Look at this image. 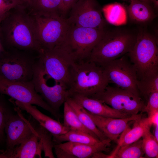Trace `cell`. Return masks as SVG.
Here are the masks:
<instances>
[{
  "instance_id": "6da1fadb",
  "label": "cell",
  "mask_w": 158,
  "mask_h": 158,
  "mask_svg": "<svg viewBox=\"0 0 158 158\" xmlns=\"http://www.w3.org/2000/svg\"><path fill=\"white\" fill-rule=\"evenodd\" d=\"M26 8L18 6L12 9L2 21L5 42L8 49L39 52L41 48L35 23Z\"/></svg>"
},
{
  "instance_id": "7a4b0ae2",
  "label": "cell",
  "mask_w": 158,
  "mask_h": 158,
  "mask_svg": "<svg viewBox=\"0 0 158 158\" xmlns=\"http://www.w3.org/2000/svg\"><path fill=\"white\" fill-rule=\"evenodd\" d=\"M109 83L101 66L88 59L74 62L71 68L69 97L75 94L90 97L103 90Z\"/></svg>"
},
{
  "instance_id": "3957f363",
  "label": "cell",
  "mask_w": 158,
  "mask_h": 158,
  "mask_svg": "<svg viewBox=\"0 0 158 158\" xmlns=\"http://www.w3.org/2000/svg\"><path fill=\"white\" fill-rule=\"evenodd\" d=\"M137 37V35L124 30L106 31L88 59L100 65L119 58L131 50Z\"/></svg>"
},
{
  "instance_id": "277c9868",
  "label": "cell",
  "mask_w": 158,
  "mask_h": 158,
  "mask_svg": "<svg viewBox=\"0 0 158 158\" xmlns=\"http://www.w3.org/2000/svg\"><path fill=\"white\" fill-rule=\"evenodd\" d=\"M9 49L0 57V75L13 81H32L39 60V52Z\"/></svg>"
},
{
  "instance_id": "5b68a950",
  "label": "cell",
  "mask_w": 158,
  "mask_h": 158,
  "mask_svg": "<svg viewBox=\"0 0 158 158\" xmlns=\"http://www.w3.org/2000/svg\"><path fill=\"white\" fill-rule=\"evenodd\" d=\"M126 55L135 67L138 80L158 74L157 43L149 34L143 31L138 34L133 49Z\"/></svg>"
},
{
  "instance_id": "8992f818",
  "label": "cell",
  "mask_w": 158,
  "mask_h": 158,
  "mask_svg": "<svg viewBox=\"0 0 158 158\" xmlns=\"http://www.w3.org/2000/svg\"><path fill=\"white\" fill-rule=\"evenodd\" d=\"M29 11L35 23L41 49H51L63 43L70 26L66 19L55 13Z\"/></svg>"
},
{
  "instance_id": "52a82bcc",
  "label": "cell",
  "mask_w": 158,
  "mask_h": 158,
  "mask_svg": "<svg viewBox=\"0 0 158 158\" xmlns=\"http://www.w3.org/2000/svg\"><path fill=\"white\" fill-rule=\"evenodd\" d=\"M39 55V62L45 74L56 82L66 85L68 88L71 68L75 61L64 43L51 49H42Z\"/></svg>"
},
{
  "instance_id": "ba28073f",
  "label": "cell",
  "mask_w": 158,
  "mask_h": 158,
  "mask_svg": "<svg viewBox=\"0 0 158 158\" xmlns=\"http://www.w3.org/2000/svg\"><path fill=\"white\" fill-rule=\"evenodd\" d=\"M105 32L104 29L70 25L63 43L75 62L87 60Z\"/></svg>"
},
{
  "instance_id": "9c48e42d",
  "label": "cell",
  "mask_w": 158,
  "mask_h": 158,
  "mask_svg": "<svg viewBox=\"0 0 158 158\" xmlns=\"http://www.w3.org/2000/svg\"><path fill=\"white\" fill-rule=\"evenodd\" d=\"M90 97L98 100L116 110L130 115L141 112L146 105L141 97L117 86L108 85L103 90Z\"/></svg>"
},
{
  "instance_id": "30bf717a",
  "label": "cell",
  "mask_w": 158,
  "mask_h": 158,
  "mask_svg": "<svg viewBox=\"0 0 158 158\" xmlns=\"http://www.w3.org/2000/svg\"><path fill=\"white\" fill-rule=\"evenodd\" d=\"M128 58L126 54L99 66L102 68L109 83H114L117 87L140 97L136 69Z\"/></svg>"
},
{
  "instance_id": "8fae6325",
  "label": "cell",
  "mask_w": 158,
  "mask_h": 158,
  "mask_svg": "<svg viewBox=\"0 0 158 158\" xmlns=\"http://www.w3.org/2000/svg\"><path fill=\"white\" fill-rule=\"evenodd\" d=\"M0 94L8 96L21 102L37 105L49 112L56 119L60 117V114L53 109L36 92L32 81L14 82L0 75Z\"/></svg>"
},
{
  "instance_id": "7c38bea8",
  "label": "cell",
  "mask_w": 158,
  "mask_h": 158,
  "mask_svg": "<svg viewBox=\"0 0 158 158\" xmlns=\"http://www.w3.org/2000/svg\"><path fill=\"white\" fill-rule=\"evenodd\" d=\"M45 76L39 60L32 80L35 89L53 109L59 113L60 107L69 97L68 87L63 83L56 82L54 85L49 86Z\"/></svg>"
},
{
  "instance_id": "4fadbf2b",
  "label": "cell",
  "mask_w": 158,
  "mask_h": 158,
  "mask_svg": "<svg viewBox=\"0 0 158 158\" xmlns=\"http://www.w3.org/2000/svg\"><path fill=\"white\" fill-rule=\"evenodd\" d=\"M71 9L66 19L70 25L104 29L105 20L94 0H78Z\"/></svg>"
},
{
  "instance_id": "5bb4252c",
  "label": "cell",
  "mask_w": 158,
  "mask_h": 158,
  "mask_svg": "<svg viewBox=\"0 0 158 158\" xmlns=\"http://www.w3.org/2000/svg\"><path fill=\"white\" fill-rule=\"evenodd\" d=\"M14 109L16 113L10 116L5 126L6 149L19 145L36 132L35 126L24 117L21 109L16 106Z\"/></svg>"
},
{
  "instance_id": "9a60e30c",
  "label": "cell",
  "mask_w": 158,
  "mask_h": 158,
  "mask_svg": "<svg viewBox=\"0 0 158 158\" xmlns=\"http://www.w3.org/2000/svg\"><path fill=\"white\" fill-rule=\"evenodd\" d=\"M108 146L103 143L91 145L67 141L54 143L53 148L58 158H88L96 152L109 151Z\"/></svg>"
},
{
  "instance_id": "2e32d148",
  "label": "cell",
  "mask_w": 158,
  "mask_h": 158,
  "mask_svg": "<svg viewBox=\"0 0 158 158\" xmlns=\"http://www.w3.org/2000/svg\"><path fill=\"white\" fill-rule=\"evenodd\" d=\"M87 112L100 130L109 140L117 141L129 122L142 116V114L124 118L107 117Z\"/></svg>"
},
{
  "instance_id": "e0dca14e",
  "label": "cell",
  "mask_w": 158,
  "mask_h": 158,
  "mask_svg": "<svg viewBox=\"0 0 158 158\" xmlns=\"http://www.w3.org/2000/svg\"><path fill=\"white\" fill-rule=\"evenodd\" d=\"M42 150V142L36 131L14 147L0 150V158H33L37 156L41 158Z\"/></svg>"
},
{
  "instance_id": "ac0fdd59",
  "label": "cell",
  "mask_w": 158,
  "mask_h": 158,
  "mask_svg": "<svg viewBox=\"0 0 158 158\" xmlns=\"http://www.w3.org/2000/svg\"><path fill=\"white\" fill-rule=\"evenodd\" d=\"M89 112L103 117L124 118L132 115L116 110L97 99L79 94H74L70 97Z\"/></svg>"
},
{
  "instance_id": "d6986e66",
  "label": "cell",
  "mask_w": 158,
  "mask_h": 158,
  "mask_svg": "<svg viewBox=\"0 0 158 158\" xmlns=\"http://www.w3.org/2000/svg\"><path fill=\"white\" fill-rule=\"evenodd\" d=\"M10 100L16 106L29 114L39 123V125L50 132L52 136L63 134L69 130L59 121L40 112L36 106L16 100Z\"/></svg>"
},
{
  "instance_id": "ffe728a7",
  "label": "cell",
  "mask_w": 158,
  "mask_h": 158,
  "mask_svg": "<svg viewBox=\"0 0 158 158\" xmlns=\"http://www.w3.org/2000/svg\"><path fill=\"white\" fill-rule=\"evenodd\" d=\"M134 122L132 128H129L128 125L121 135L120 138L117 140L118 145L116 148L129 145L138 140L152 126L148 117H143L142 116Z\"/></svg>"
},
{
  "instance_id": "44dd1931",
  "label": "cell",
  "mask_w": 158,
  "mask_h": 158,
  "mask_svg": "<svg viewBox=\"0 0 158 158\" xmlns=\"http://www.w3.org/2000/svg\"><path fill=\"white\" fill-rule=\"evenodd\" d=\"M66 101L76 113L83 125L101 141L109 146L111 141L98 128L87 110L70 97L68 98Z\"/></svg>"
},
{
  "instance_id": "7402d4cb",
  "label": "cell",
  "mask_w": 158,
  "mask_h": 158,
  "mask_svg": "<svg viewBox=\"0 0 158 158\" xmlns=\"http://www.w3.org/2000/svg\"><path fill=\"white\" fill-rule=\"evenodd\" d=\"M52 136L54 143L70 141L95 145L103 143L98 138L91 135L79 130H70L65 134Z\"/></svg>"
},
{
  "instance_id": "603a6c76",
  "label": "cell",
  "mask_w": 158,
  "mask_h": 158,
  "mask_svg": "<svg viewBox=\"0 0 158 158\" xmlns=\"http://www.w3.org/2000/svg\"><path fill=\"white\" fill-rule=\"evenodd\" d=\"M130 0L127 9L132 19L143 22L149 21L154 18V12L149 4L138 0Z\"/></svg>"
},
{
  "instance_id": "cb8c5ba5",
  "label": "cell",
  "mask_w": 158,
  "mask_h": 158,
  "mask_svg": "<svg viewBox=\"0 0 158 158\" xmlns=\"http://www.w3.org/2000/svg\"><path fill=\"white\" fill-rule=\"evenodd\" d=\"M102 11L107 21L116 26L124 25L127 22V12L121 4L115 3L103 7Z\"/></svg>"
},
{
  "instance_id": "d4e9b609",
  "label": "cell",
  "mask_w": 158,
  "mask_h": 158,
  "mask_svg": "<svg viewBox=\"0 0 158 158\" xmlns=\"http://www.w3.org/2000/svg\"><path fill=\"white\" fill-rule=\"evenodd\" d=\"M145 154L142 145V139L129 145L116 148L110 158H141Z\"/></svg>"
},
{
  "instance_id": "484cf974",
  "label": "cell",
  "mask_w": 158,
  "mask_h": 158,
  "mask_svg": "<svg viewBox=\"0 0 158 158\" xmlns=\"http://www.w3.org/2000/svg\"><path fill=\"white\" fill-rule=\"evenodd\" d=\"M63 104V125L69 130L83 131L97 138L92 132L83 125L76 113L67 102H65Z\"/></svg>"
},
{
  "instance_id": "4316f807",
  "label": "cell",
  "mask_w": 158,
  "mask_h": 158,
  "mask_svg": "<svg viewBox=\"0 0 158 158\" xmlns=\"http://www.w3.org/2000/svg\"><path fill=\"white\" fill-rule=\"evenodd\" d=\"M30 11L64 15L62 0H32Z\"/></svg>"
},
{
  "instance_id": "83f0119b",
  "label": "cell",
  "mask_w": 158,
  "mask_h": 158,
  "mask_svg": "<svg viewBox=\"0 0 158 158\" xmlns=\"http://www.w3.org/2000/svg\"><path fill=\"white\" fill-rule=\"evenodd\" d=\"M142 147L147 158H158V142L150 132V128L148 129L142 137Z\"/></svg>"
},
{
  "instance_id": "f1b7e54d",
  "label": "cell",
  "mask_w": 158,
  "mask_h": 158,
  "mask_svg": "<svg viewBox=\"0 0 158 158\" xmlns=\"http://www.w3.org/2000/svg\"><path fill=\"white\" fill-rule=\"evenodd\" d=\"M137 85L140 97L147 101L152 93L158 91V74L143 80H138Z\"/></svg>"
},
{
  "instance_id": "f546056e",
  "label": "cell",
  "mask_w": 158,
  "mask_h": 158,
  "mask_svg": "<svg viewBox=\"0 0 158 158\" xmlns=\"http://www.w3.org/2000/svg\"><path fill=\"white\" fill-rule=\"evenodd\" d=\"M35 130L42 141V150L44 157L50 158H55L52 152L54 143L52 139V135L40 125L35 127Z\"/></svg>"
},
{
  "instance_id": "4dcf8cb0",
  "label": "cell",
  "mask_w": 158,
  "mask_h": 158,
  "mask_svg": "<svg viewBox=\"0 0 158 158\" xmlns=\"http://www.w3.org/2000/svg\"><path fill=\"white\" fill-rule=\"evenodd\" d=\"M15 110H12L7 103L0 96V142L4 138V128L8 118L14 113Z\"/></svg>"
},
{
  "instance_id": "1f68e13d",
  "label": "cell",
  "mask_w": 158,
  "mask_h": 158,
  "mask_svg": "<svg viewBox=\"0 0 158 158\" xmlns=\"http://www.w3.org/2000/svg\"><path fill=\"white\" fill-rule=\"evenodd\" d=\"M147 102L141 112H146L148 117L158 112V91L152 93Z\"/></svg>"
},
{
  "instance_id": "d6a6232c",
  "label": "cell",
  "mask_w": 158,
  "mask_h": 158,
  "mask_svg": "<svg viewBox=\"0 0 158 158\" xmlns=\"http://www.w3.org/2000/svg\"><path fill=\"white\" fill-rule=\"evenodd\" d=\"M19 5V0H0V16L5 17L12 9Z\"/></svg>"
},
{
  "instance_id": "836d02e7",
  "label": "cell",
  "mask_w": 158,
  "mask_h": 158,
  "mask_svg": "<svg viewBox=\"0 0 158 158\" xmlns=\"http://www.w3.org/2000/svg\"><path fill=\"white\" fill-rule=\"evenodd\" d=\"M78 0H62L64 15Z\"/></svg>"
},
{
  "instance_id": "e575fe53",
  "label": "cell",
  "mask_w": 158,
  "mask_h": 158,
  "mask_svg": "<svg viewBox=\"0 0 158 158\" xmlns=\"http://www.w3.org/2000/svg\"><path fill=\"white\" fill-rule=\"evenodd\" d=\"M20 5L26 8L30 7L32 4V0H19Z\"/></svg>"
},
{
  "instance_id": "d590c367",
  "label": "cell",
  "mask_w": 158,
  "mask_h": 158,
  "mask_svg": "<svg viewBox=\"0 0 158 158\" xmlns=\"http://www.w3.org/2000/svg\"><path fill=\"white\" fill-rule=\"evenodd\" d=\"M153 126L154 127V135H153L156 140L158 142V124Z\"/></svg>"
},
{
  "instance_id": "8d00e7d4",
  "label": "cell",
  "mask_w": 158,
  "mask_h": 158,
  "mask_svg": "<svg viewBox=\"0 0 158 158\" xmlns=\"http://www.w3.org/2000/svg\"><path fill=\"white\" fill-rule=\"evenodd\" d=\"M7 52L0 40V54L2 56L5 54Z\"/></svg>"
},
{
  "instance_id": "74e56055",
  "label": "cell",
  "mask_w": 158,
  "mask_h": 158,
  "mask_svg": "<svg viewBox=\"0 0 158 158\" xmlns=\"http://www.w3.org/2000/svg\"><path fill=\"white\" fill-rule=\"evenodd\" d=\"M153 4L154 6L157 8L158 6V0H150Z\"/></svg>"
},
{
  "instance_id": "f35d334b",
  "label": "cell",
  "mask_w": 158,
  "mask_h": 158,
  "mask_svg": "<svg viewBox=\"0 0 158 158\" xmlns=\"http://www.w3.org/2000/svg\"><path fill=\"white\" fill-rule=\"evenodd\" d=\"M140 0V1L145 2L149 4L151 2L150 0Z\"/></svg>"
},
{
  "instance_id": "ab89813d",
  "label": "cell",
  "mask_w": 158,
  "mask_h": 158,
  "mask_svg": "<svg viewBox=\"0 0 158 158\" xmlns=\"http://www.w3.org/2000/svg\"><path fill=\"white\" fill-rule=\"evenodd\" d=\"M5 17L1 16H0V25H1V23L2 21V20L4 19Z\"/></svg>"
}]
</instances>
